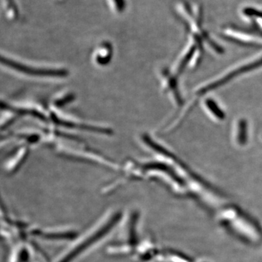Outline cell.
<instances>
[{
  "instance_id": "obj_5",
  "label": "cell",
  "mask_w": 262,
  "mask_h": 262,
  "mask_svg": "<svg viewBox=\"0 0 262 262\" xmlns=\"http://www.w3.org/2000/svg\"><path fill=\"white\" fill-rule=\"evenodd\" d=\"M5 3L7 16L12 20L17 18L18 16V9L15 0H5Z\"/></svg>"
},
{
  "instance_id": "obj_4",
  "label": "cell",
  "mask_w": 262,
  "mask_h": 262,
  "mask_svg": "<svg viewBox=\"0 0 262 262\" xmlns=\"http://www.w3.org/2000/svg\"><path fill=\"white\" fill-rule=\"evenodd\" d=\"M239 12L243 18L262 29V8L255 5H245Z\"/></svg>"
},
{
  "instance_id": "obj_6",
  "label": "cell",
  "mask_w": 262,
  "mask_h": 262,
  "mask_svg": "<svg viewBox=\"0 0 262 262\" xmlns=\"http://www.w3.org/2000/svg\"><path fill=\"white\" fill-rule=\"evenodd\" d=\"M112 10L117 14H121L126 8L125 0H107Z\"/></svg>"
},
{
  "instance_id": "obj_1",
  "label": "cell",
  "mask_w": 262,
  "mask_h": 262,
  "mask_svg": "<svg viewBox=\"0 0 262 262\" xmlns=\"http://www.w3.org/2000/svg\"><path fill=\"white\" fill-rule=\"evenodd\" d=\"M221 221L228 225L234 232L248 241L257 243L261 241V234L252 221L234 208H226L220 212Z\"/></svg>"
},
{
  "instance_id": "obj_2",
  "label": "cell",
  "mask_w": 262,
  "mask_h": 262,
  "mask_svg": "<svg viewBox=\"0 0 262 262\" xmlns=\"http://www.w3.org/2000/svg\"><path fill=\"white\" fill-rule=\"evenodd\" d=\"M113 215V214H112ZM120 214L119 213H114L113 217H110L107 223L98 227L95 229L94 232H90L82 241H78L77 246H74L70 250V252H67L63 255V257L60 258L56 262H71L72 260L77 257L80 253H83L86 248H89L93 246V244L100 241V238L106 235V232L113 228V226L117 224L120 220Z\"/></svg>"
},
{
  "instance_id": "obj_3",
  "label": "cell",
  "mask_w": 262,
  "mask_h": 262,
  "mask_svg": "<svg viewBox=\"0 0 262 262\" xmlns=\"http://www.w3.org/2000/svg\"><path fill=\"white\" fill-rule=\"evenodd\" d=\"M6 63L8 67L15 69V70H17L16 71L22 72V73L28 74V75L29 74V75H43L47 76V77L48 75L51 76V77H53V75L59 77V75H65V72H61V71L58 72L56 70H48V69L36 68V67H29L27 65H22L21 63L10 61L9 59L6 60Z\"/></svg>"
}]
</instances>
